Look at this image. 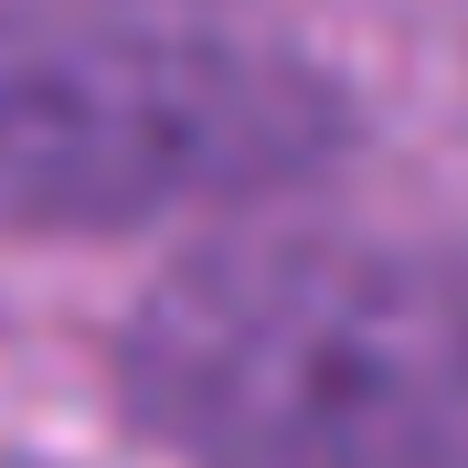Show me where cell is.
<instances>
[{
	"mask_svg": "<svg viewBox=\"0 0 468 468\" xmlns=\"http://www.w3.org/2000/svg\"><path fill=\"white\" fill-rule=\"evenodd\" d=\"M117 383L192 468H468V245H213L139 298Z\"/></svg>",
	"mask_w": 468,
	"mask_h": 468,
	"instance_id": "6da1fadb",
	"label": "cell"
},
{
	"mask_svg": "<svg viewBox=\"0 0 468 468\" xmlns=\"http://www.w3.org/2000/svg\"><path fill=\"white\" fill-rule=\"evenodd\" d=\"M351 139L309 54L181 0H0V224L139 234L245 213Z\"/></svg>",
	"mask_w": 468,
	"mask_h": 468,
	"instance_id": "7a4b0ae2",
	"label": "cell"
},
{
	"mask_svg": "<svg viewBox=\"0 0 468 468\" xmlns=\"http://www.w3.org/2000/svg\"><path fill=\"white\" fill-rule=\"evenodd\" d=\"M0 468H32V458H0Z\"/></svg>",
	"mask_w": 468,
	"mask_h": 468,
	"instance_id": "3957f363",
	"label": "cell"
}]
</instances>
